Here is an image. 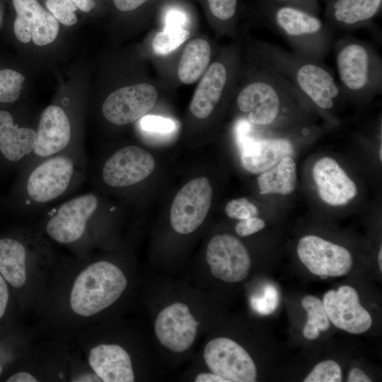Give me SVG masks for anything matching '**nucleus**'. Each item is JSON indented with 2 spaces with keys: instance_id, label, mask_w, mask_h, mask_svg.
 Here are the masks:
<instances>
[{
  "instance_id": "obj_22",
  "label": "nucleus",
  "mask_w": 382,
  "mask_h": 382,
  "mask_svg": "<svg viewBox=\"0 0 382 382\" xmlns=\"http://www.w3.org/2000/svg\"><path fill=\"white\" fill-rule=\"evenodd\" d=\"M228 80L225 65L214 62L201 79L190 105L192 114L199 118L209 117L218 104Z\"/></svg>"
},
{
  "instance_id": "obj_31",
  "label": "nucleus",
  "mask_w": 382,
  "mask_h": 382,
  "mask_svg": "<svg viewBox=\"0 0 382 382\" xmlns=\"http://www.w3.org/2000/svg\"><path fill=\"white\" fill-rule=\"evenodd\" d=\"M139 126L145 132L160 134L172 133L176 129V124L173 120L150 115L141 117Z\"/></svg>"
},
{
  "instance_id": "obj_42",
  "label": "nucleus",
  "mask_w": 382,
  "mask_h": 382,
  "mask_svg": "<svg viewBox=\"0 0 382 382\" xmlns=\"http://www.w3.org/2000/svg\"><path fill=\"white\" fill-rule=\"evenodd\" d=\"M78 8L81 9L83 11L88 12L90 11L95 6V2L93 0H71Z\"/></svg>"
},
{
  "instance_id": "obj_12",
  "label": "nucleus",
  "mask_w": 382,
  "mask_h": 382,
  "mask_svg": "<svg viewBox=\"0 0 382 382\" xmlns=\"http://www.w3.org/2000/svg\"><path fill=\"white\" fill-rule=\"evenodd\" d=\"M158 93L149 83H138L117 89L105 100L102 112L115 125L132 123L144 116L154 106Z\"/></svg>"
},
{
  "instance_id": "obj_15",
  "label": "nucleus",
  "mask_w": 382,
  "mask_h": 382,
  "mask_svg": "<svg viewBox=\"0 0 382 382\" xmlns=\"http://www.w3.org/2000/svg\"><path fill=\"white\" fill-rule=\"evenodd\" d=\"M154 157L137 146H127L115 152L105 163L102 176L113 187L137 184L149 176L155 168Z\"/></svg>"
},
{
  "instance_id": "obj_36",
  "label": "nucleus",
  "mask_w": 382,
  "mask_h": 382,
  "mask_svg": "<svg viewBox=\"0 0 382 382\" xmlns=\"http://www.w3.org/2000/svg\"><path fill=\"white\" fill-rule=\"evenodd\" d=\"M187 18L182 11L173 8L168 11L165 17V27L185 28Z\"/></svg>"
},
{
  "instance_id": "obj_26",
  "label": "nucleus",
  "mask_w": 382,
  "mask_h": 382,
  "mask_svg": "<svg viewBox=\"0 0 382 382\" xmlns=\"http://www.w3.org/2000/svg\"><path fill=\"white\" fill-rule=\"evenodd\" d=\"M301 306L308 317L303 330V336L308 340H315L318 337L320 330H327L330 327L323 301L316 296L308 295L301 300Z\"/></svg>"
},
{
  "instance_id": "obj_17",
  "label": "nucleus",
  "mask_w": 382,
  "mask_h": 382,
  "mask_svg": "<svg viewBox=\"0 0 382 382\" xmlns=\"http://www.w3.org/2000/svg\"><path fill=\"white\" fill-rule=\"evenodd\" d=\"M16 12L13 30L23 43L31 40L38 46L52 42L59 32L57 20L44 9L37 0H13Z\"/></svg>"
},
{
  "instance_id": "obj_21",
  "label": "nucleus",
  "mask_w": 382,
  "mask_h": 382,
  "mask_svg": "<svg viewBox=\"0 0 382 382\" xmlns=\"http://www.w3.org/2000/svg\"><path fill=\"white\" fill-rule=\"evenodd\" d=\"M382 0H330L327 25L332 29L352 30L371 21L381 8Z\"/></svg>"
},
{
  "instance_id": "obj_16",
  "label": "nucleus",
  "mask_w": 382,
  "mask_h": 382,
  "mask_svg": "<svg viewBox=\"0 0 382 382\" xmlns=\"http://www.w3.org/2000/svg\"><path fill=\"white\" fill-rule=\"evenodd\" d=\"M322 301L329 320L337 328L351 334H360L371 328L372 318L361 305L353 287L344 285L337 291L328 290Z\"/></svg>"
},
{
  "instance_id": "obj_1",
  "label": "nucleus",
  "mask_w": 382,
  "mask_h": 382,
  "mask_svg": "<svg viewBox=\"0 0 382 382\" xmlns=\"http://www.w3.org/2000/svg\"><path fill=\"white\" fill-rule=\"evenodd\" d=\"M128 284L124 270L109 260L88 261L66 270L53 268L37 306L52 334L72 337L115 305Z\"/></svg>"
},
{
  "instance_id": "obj_11",
  "label": "nucleus",
  "mask_w": 382,
  "mask_h": 382,
  "mask_svg": "<svg viewBox=\"0 0 382 382\" xmlns=\"http://www.w3.org/2000/svg\"><path fill=\"white\" fill-rule=\"evenodd\" d=\"M206 260L212 274L227 283L244 280L251 266L246 248L238 239L228 234L216 235L209 241Z\"/></svg>"
},
{
  "instance_id": "obj_34",
  "label": "nucleus",
  "mask_w": 382,
  "mask_h": 382,
  "mask_svg": "<svg viewBox=\"0 0 382 382\" xmlns=\"http://www.w3.org/2000/svg\"><path fill=\"white\" fill-rule=\"evenodd\" d=\"M265 226V221L257 216H250L241 219L235 227L236 233L240 236H248L255 233Z\"/></svg>"
},
{
  "instance_id": "obj_40",
  "label": "nucleus",
  "mask_w": 382,
  "mask_h": 382,
  "mask_svg": "<svg viewBox=\"0 0 382 382\" xmlns=\"http://www.w3.org/2000/svg\"><path fill=\"white\" fill-rule=\"evenodd\" d=\"M348 382H371L370 378L360 369L353 368L349 373Z\"/></svg>"
},
{
  "instance_id": "obj_2",
  "label": "nucleus",
  "mask_w": 382,
  "mask_h": 382,
  "mask_svg": "<svg viewBox=\"0 0 382 382\" xmlns=\"http://www.w3.org/2000/svg\"><path fill=\"white\" fill-rule=\"evenodd\" d=\"M266 64L289 81L301 94L317 108L329 110L341 94L339 86L321 63L306 59L273 45H265Z\"/></svg>"
},
{
  "instance_id": "obj_43",
  "label": "nucleus",
  "mask_w": 382,
  "mask_h": 382,
  "mask_svg": "<svg viewBox=\"0 0 382 382\" xmlns=\"http://www.w3.org/2000/svg\"><path fill=\"white\" fill-rule=\"evenodd\" d=\"M378 262L380 271H382V248H381L378 255Z\"/></svg>"
},
{
  "instance_id": "obj_37",
  "label": "nucleus",
  "mask_w": 382,
  "mask_h": 382,
  "mask_svg": "<svg viewBox=\"0 0 382 382\" xmlns=\"http://www.w3.org/2000/svg\"><path fill=\"white\" fill-rule=\"evenodd\" d=\"M272 4L292 6L316 14L317 6L316 0H272Z\"/></svg>"
},
{
  "instance_id": "obj_9",
  "label": "nucleus",
  "mask_w": 382,
  "mask_h": 382,
  "mask_svg": "<svg viewBox=\"0 0 382 382\" xmlns=\"http://www.w3.org/2000/svg\"><path fill=\"white\" fill-rule=\"evenodd\" d=\"M212 187L206 177L192 179L178 192L170 211L172 228L180 234L195 231L204 222L209 211Z\"/></svg>"
},
{
  "instance_id": "obj_3",
  "label": "nucleus",
  "mask_w": 382,
  "mask_h": 382,
  "mask_svg": "<svg viewBox=\"0 0 382 382\" xmlns=\"http://www.w3.org/2000/svg\"><path fill=\"white\" fill-rule=\"evenodd\" d=\"M270 21L297 54L321 63L331 44V30L316 14L289 5L270 6Z\"/></svg>"
},
{
  "instance_id": "obj_19",
  "label": "nucleus",
  "mask_w": 382,
  "mask_h": 382,
  "mask_svg": "<svg viewBox=\"0 0 382 382\" xmlns=\"http://www.w3.org/2000/svg\"><path fill=\"white\" fill-rule=\"evenodd\" d=\"M313 177L320 197L329 205H345L357 194L355 183L330 157L322 158L315 163Z\"/></svg>"
},
{
  "instance_id": "obj_30",
  "label": "nucleus",
  "mask_w": 382,
  "mask_h": 382,
  "mask_svg": "<svg viewBox=\"0 0 382 382\" xmlns=\"http://www.w3.org/2000/svg\"><path fill=\"white\" fill-rule=\"evenodd\" d=\"M46 7L53 16L65 25H72L77 22L74 11L78 8L71 0H46Z\"/></svg>"
},
{
  "instance_id": "obj_10",
  "label": "nucleus",
  "mask_w": 382,
  "mask_h": 382,
  "mask_svg": "<svg viewBox=\"0 0 382 382\" xmlns=\"http://www.w3.org/2000/svg\"><path fill=\"white\" fill-rule=\"evenodd\" d=\"M297 254L306 267L321 278L344 276L352 267V257L347 249L313 235L299 240Z\"/></svg>"
},
{
  "instance_id": "obj_4",
  "label": "nucleus",
  "mask_w": 382,
  "mask_h": 382,
  "mask_svg": "<svg viewBox=\"0 0 382 382\" xmlns=\"http://www.w3.org/2000/svg\"><path fill=\"white\" fill-rule=\"evenodd\" d=\"M335 48L341 91L353 96H368L381 89V59L370 45L343 37Z\"/></svg>"
},
{
  "instance_id": "obj_35",
  "label": "nucleus",
  "mask_w": 382,
  "mask_h": 382,
  "mask_svg": "<svg viewBox=\"0 0 382 382\" xmlns=\"http://www.w3.org/2000/svg\"><path fill=\"white\" fill-rule=\"evenodd\" d=\"M265 296L263 299L259 301L260 305L258 310L264 314L272 313L277 306V291L272 286L267 288L265 290Z\"/></svg>"
},
{
  "instance_id": "obj_44",
  "label": "nucleus",
  "mask_w": 382,
  "mask_h": 382,
  "mask_svg": "<svg viewBox=\"0 0 382 382\" xmlns=\"http://www.w3.org/2000/svg\"><path fill=\"white\" fill-rule=\"evenodd\" d=\"M2 372H3V366L1 364H0V376L1 375Z\"/></svg>"
},
{
  "instance_id": "obj_38",
  "label": "nucleus",
  "mask_w": 382,
  "mask_h": 382,
  "mask_svg": "<svg viewBox=\"0 0 382 382\" xmlns=\"http://www.w3.org/2000/svg\"><path fill=\"white\" fill-rule=\"evenodd\" d=\"M9 296L8 283L0 274V320L4 317L6 311Z\"/></svg>"
},
{
  "instance_id": "obj_27",
  "label": "nucleus",
  "mask_w": 382,
  "mask_h": 382,
  "mask_svg": "<svg viewBox=\"0 0 382 382\" xmlns=\"http://www.w3.org/2000/svg\"><path fill=\"white\" fill-rule=\"evenodd\" d=\"M189 37L190 33L185 28L164 27L153 40V50L158 55L168 54L180 47Z\"/></svg>"
},
{
  "instance_id": "obj_5",
  "label": "nucleus",
  "mask_w": 382,
  "mask_h": 382,
  "mask_svg": "<svg viewBox=\"0 0 382 382\" xmlns=\"http://www.w3.org/2000/svg\"><path fill=\"white\" fill-rule=\"evenodd\" d=\"M33 253L17 239L0 238V274L13 288L28 290L32 306L41 299L54 268Z\"/></svg>"
},
{
  "instance_id": "obj_14",
  "label": "nucleus",
  "mask_w": 382,
  "mask_h": 382,
  "mask_svg": "<svg viewBox=\"0 0 382 382\" xmlns=\"http://www.w3.org/2000/svg\"><path fill=\"white\" fill-rule=\"evenodd\" d=\"M199 322L190 313L189 307L175 302L165 307L158 314L154 331L159 342L173 352L187 350L194 343Z\"/></svg>"
},
{
  "instance_id": "obj_41",
  "label": "nucleus",
  "mask_w": 382,
  "mask_h": 382,
  "mask_svg": "<svg viewBox=\"0 0 382 382\" xmlns=\"http://www.w3.org/2000/svg\"><path fill=\"white\" fill-rule=\"evenodd\" d=\"M195 382H227L224 378L212 372L200 373L195 378Z\"/></svg>"
},
{
  "instance_id": "obj_28",
  "label": "nucleus",
  "mask_w": 382,
  "mask_h": 382,
  "mask_svg": "<svg viewBox=\"0 0 382 382\" xmlns=\"http://www.w3.org/2000/svg\"><path fill=\"white\" fill-rule=\"evenodd\" d=\"M25 77L12 69L0 70V102L11 103L20 96Z\"/></svg>"
},
{
  "instance_id": "obj_8",
  "label": "nucleus",
  "mask_w": 382,
  "mask_h": 382,
  "mask_svg": "<svg viewBox=\"0 0 382 382\" xmlns=\"http://www.w3.org/2000/svg\"><path fill=\"white\" fill-rule=\"evenodd\" d=\"M209 371L227 382H253L257 369L247 351L234 340L224 337L209 340L203 352Z\"/></svg>"
},
{
  "instance_id": "obj_23",
  "label": "nucleus",
  "mask_w": 382,
  "mask_h": 382,
  "mask_svg": "<svg viewBox=\"0 0 382 382\" xmlns=\"http://www.w3.org/2000/svg\"><path fill=\"white\" fill-rule=\"evenodd\" d=\"M35 137L34 129L19 127L10 112L0 110V151L7 160L17 162L32 153Z\"/></svg>"
},
{
  "instance_id": "obj_33",
  "label": "nucleus",
  "mask_w": 382,
  "mask_h": 382,
  "mask_svg": "<svg viewBox=\"0 0 382 382\" xmlns=\"http://www.w3.org/2000/svg\"><path fill=\"white\" fill-rule=\"evenodd\" d=\"M213 15L221 21H228L235 15L237 0H208Z\"/></svg>"
},
{
  "instance_id": "obj_25",
  "label": "nucleus",
  "mask_w": 382,
  "mask_h": 382,
  "mask_svg": "<svg viewBox=\"0 0 382 382\" xmlns=\"http://www.w3.org/2000/svg\"><path fill=\"white\" fill-rule=\"evenodd\" d=\"M211 48L208 42L196 38L185 47L180 59L178 75L185 84L195 83L209 64Z\"/></svg>"
},
{
  "instance_id": "obj_18",
  "label": "nucleus",
  "mask_w": 382,
  "mask_h": 382,
  "mask_svg": "<svg viewBox=\"0 0 382 382\" xmlns=\"http://www.w3.org/2000/svg\"><path fill=\"white\" fill-rule=\"evenodd\" d=\"M243 168L254 174L272 168L285 156L294 154L291 141L284 138H262L253 135V129L236 141Z\"/></svg>"
},
{
  "instance_id": "obj_24",
  "label": "nucleus",
  "mask_w": 382,
  "mask_h": 382,
  "mask_svg": "<svg viewBox=\"0 0 382 382\" xmlns=\"http://www.w3.org/2000/svg\"><path fill=\"white\" fill-rule=\"evenodd\" d=\"M296 166L291 156H285L272 168L260 173L257 185L261 195H289L295 188Z\"/></svg>"
},
{
  "instance_id": "obj_7",
  "label": "nucleus",
  "mask_w": 382,
  "mask_h": 382,
  "mask_svg": "<svg viewBox=\"0 0 382 382\" xmlns=\"http://www.w3.org/2000/svg\"><path fill=\"white\" fill-rule=\"evenodd\" d=\"M98 206L93 194H84L62 204L45 225L47 236L58 244L79 243L88 232L89 221Z\"/></svg>"
},
{
  "instance_id": "obj_39",
  "label": "nucleus",
  "mask_w": 382,
  "mask_h": 382,
  "mask_svg": "<svg viewBox=\"0 0 382 382\" xmlns=\"http://www.w3.org/2000/svg\"><path fill=\"white\" fill-rule=\"evenodd\" d=\"M148 0H113L115 6L122 11L134 10Z\"/></svg>"
},
{
  "instance_id": "obj_32",
  "label": "nucleus",
  "mask_w": 382,
  "mask_h": 382,
  "mask_svg": "<svg viewBox=\"0 0 382 382\" xmlns=\"http://www.w3.org/2000/svg\"><path fill=\"white\" fill-rule=\"evenodd\" d=\"M225 212L228 217L240 220L258 215L257 207L243 197L229 201L226 204Z\"/></svg>"
},
{
  "instance_id": "obj_29",
  "label": "nucleus",
  "mask_w": 382,
  "mask_h": 382,
  "mask_svg": "<svg viewBox=\"0 0 382 382\" xmlns=\"http://www.w3.org/2000/svg\"><path fill=\"white\" fill-rule=\"evenodd\" d=\"M304 382H340L342 371L339 364L332 360L318 363L303 380Z\"/></svg>"
},
{
  "instance_id": "obj_6",
  "label": "nucleus",
  "mask_w": 382,
  "mask_h": 382,
  "mask_svg": "<svg viewBox=\"0 0 382 382\" xmlns=\"http://www.w3.org/2000/svg\"><path fill=\"white\" fill-rule=\"evenodd\" d=\"M297 91L289 81L267 65L262 79L249 83L239 92L236 104L241 111L248 114L247 120L252 125L268 126L277 120L284 98Z\"/></svg>"
},
{
  "instance_id": "obj_20",
  "label": "nucleus",
  "mask_w": 382,
  "mask_h": 382,
  "mask_svg": "<svg viewBox=\"0 0 382 382\" xmlns=\"http://www.w3.org/2000/svg\"><path fill=\"white\" fill-rule=\"evenodd\" d=\"M71 139V125L64 110L50 105L42 112L33 152L35 156L48 158L64 149Z\"/></svg>"
},
{
  "instance_id": "obj_13",
  "label": "nucleus",
  "mask_w": 382,
  "mask_h": 382,
  "mask_svg": "<svg viewBox=\"0 0 382 382\" xmlns=\"http://www.w3.org/2000/svg\"><path fill=\"white\" fill-rule=\"evenodd\" d=\"M74 171V162L66 156H52L38 164L30 173L26 191L37 203L50 202L68 188Z\"/></svg>"
}]
</instances>
